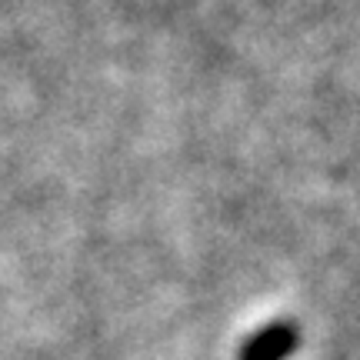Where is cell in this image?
I'll use <instances>...</instances> for the list:
<instances>
[{"mask_svg": "<svg viewBox=\"0 0 360 360\" xmlns=\"http://www.w3.org/2000/svg\"><path fill=\"white\" fill-rule=\"evenodd\" d=\"M300 347V327L294 321H270L247 337L237 360H287Z\"/></svg>", "mask_w": 360, "mask_h": 360, "instance_id": "cell-1", "label": "cell"}]
</instances>
